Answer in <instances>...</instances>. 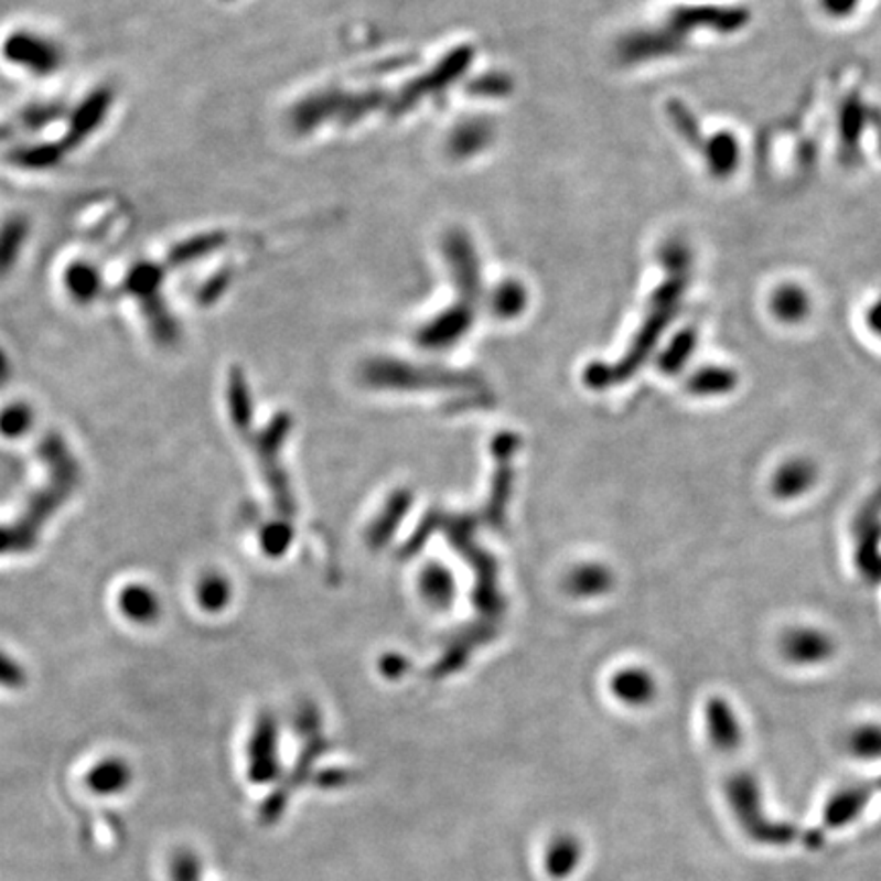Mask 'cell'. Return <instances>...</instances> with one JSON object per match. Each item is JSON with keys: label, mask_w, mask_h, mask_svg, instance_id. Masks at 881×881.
<instances>
[{"label": "cell", "mask_w": 881, "mask_h": 881, "mask_svg": "<svg viewBox=\"0 0 881 881\" xmlns=\"http://www.w3.org/2000/svg\"><path fill=\"white\" fill-rule=\"evenodd\" d=\"M2 55L17 68L35 76H50L62 64V52L54 41L31 31H14L2 43Z\"/></svg>", "instance_id": "6da1fadb"}, {"label": "cell", "mask_w": 881, "mask_h": 881, "mask_svg": "<svg viewBox=\"0 0 881 881\" xmlns=\"http://www.w3.org/2000/svg\"><path fill=\"white\" fill-rule=\"evenodd\" d=\"M280 775L278 732L273 720H258L247 746V777L254 786H268Z\"/></svg>", "instance_id": "7a4b0ae2"}, {"label": "cell", "mask_w": 881, "mask_h": 881, "mask_svg": "<svg viewBox=\"0 0 881 881\" xmlns=\"http://www.w3.org/2000/svg\"><path fill=\"white\" fill-rule=\"evenodd\" d=\"M780 652L789 664L820 665L835 655V641L813 626H794L780 641Z\"/></svg>", "instance_id": "3957f363"}, {"label": "cell", "mask_w": 881, "mask_h": 881, "mask_svg": "<svg viewBox=\"0 0 881 881\" xmlns=\"http://www.w3.org/2000/svg\"><path fill=\"white\" fill-rule=\"evenodd\" d=\"M84 782L86 787L100 798L121 796L133 784V767L129 761L122 760L119 755H110L96 761L86 773Z\"/></svg>", "instance_id": "277c9868"}, {"label": "cell", "mask_w": 881, "mask_h": 881, "mask_svg": "<svg viewBox=\"0 0 881 881\" xmlns=\"http://www.w3.org/2000/svg\"><path fill=\"white\" fill-rule=\"evenodd\" d=\"M816 482V465L806 458L782 463L772 477V492L780 501H796L813 488Z\"/></svg>", "instance_id": "5b68a950"}, {"label": "cell", "mask_w": 881, "mask_h": 881, "mask_svg": "<svg viewBox=\"0 0 881 881\" xmlns=\"http://www.w3.org/2000/svg\"><path fill=\"white\" fill-rule=\"evenodd\" d=\"M582 855V842L578 841V837L561 832L547 842L545 855H542V866L551 880H568L580 866Z\"/></svg>", "instance_id": "8992f818"}, {"label": "cell", "mask_w": 881, "mask_h": 881, "mask_svg": "<svg viewBox=\"0 0 881 881\" xmlns=\"http://www.w3.org/2000/svg\"><path fill=\"white\" fill-rule=\"evenodd\" d=\"M706 724L712 743L720 751H732L741 743V724L731 706L722 698H712L706 706Z\"/></svg>", "instance_id": "52a82bcc"}, {"label": "cell", "mask_w": 881, "mask_h": 881, "mask_svg": "<svg viewBox=\"0 0 881 881\" xmlns=\"http://www.w3.org/2000/svg\"><path fill=\"white\" fill-rule=\"evenodd\" d=\"M119 609L136 624L155 623L162 614L160 597L146 583H129L119 594Z\"/></svg>", "instance_id": "ba28073f"}, {"label": "cell", "mask_w": 881, "mask_h": 881, "mask_svg": "<svg viewBox=\"0 0 881 881\" xmlns=\"http://www.w3.org/2000/svg\"><path fill=\"white\" fill-rule=\"evenodd\" d=\"M773 316L786 325H796L810 314V299L806 290L796 284L780 286L772 297Z\"/></svg>", "instance_id": "9c48e42d"}, {"label": "cell", "mask_w": 881, "mask_h": 881, "mask_svg": "<svg viewBox=\"0 0 881 881\" xmlns=\"http://www.w3.org/2000/svg\"><path fill=\"white\" fill-rule=\"evenodd\" d=\"M612 690L624 705H647L655 694V681L643 669H626L612 679Z\"/></svg>", "instance_id": "30bf717a"}, {"label": "cell", "mask_w": 881, "mask_h": 881, "mask_svg": "<svg viewBox=\"0 0 881 881\" xmlns=\"http://www.w3.org/2000/svg\"><path fill=\"white\" fill-rule=\"evenodd\" d=\"M739 384L737 374L727 369V367L708 366L698 369L690 380H688V390L694 396H702V398H715V396H724V394L732 393Z\"/></svg>", "instance_id": "8fae6325"}, {"label": "cell", "mask_w": 881, "mask_h": 881, "mask_svg": "<svg viewBox=\"0 0 881 881\" xmlns=\"http://www.w3.org/2000/svg\"><path fill=\"white\" fill-rule=\"evenodd\" d=\"M25 239H28L25 218H7L0 225V276L13 270L14 261L19 258Z\"/></svg>", "instance_id": "7c38bea8"}, {"label": "cell", "mask_w": 881, "mask_h": 881, "mask_svg": "<svg viewBox=\"0 0 881 881\" xmlns=\"http://www.w3.org/2000/svg\"><path fill=\"white\" fill-rule=\"evenodd\" d=\"M109 105V93H96V95L88 96V100L82 105L80 109L76 110V117L72 121V137L84 139V137L90 136L96 125H100V121L105 119Z\"/></svg>", "instance_id": "4fadbf2b"}, {"label": "cell", "mask_w": 881, "mask_h": 881, "mask_svg": "<svg viewBox=\"0 0 881 881\" xmlns=\"http://www.w3.org/2000/svg\"><path fill=\"white\" fill-rule=\"evenodd\" d=\"M706 153H708L710 168L717 176H731L739 163V146H737V139L729 133H719L715 137L708 143Z\"/></svg>", "instance_id": "5bb4252c"}, {"label": "cell", "mask_w": 881, "mask_h": 881, "mask_svg": "<svg viewBox=\"0 0 881 881\" xmlns=\"http://www.w3.org/2000/svg\"><path fill=\"white\" fill-rule=\"evenodd\" d=\"M196 597H198V602H201L204 611H223L230 598L229 582L223 576H218V573H208L198 583Z\"/></svg>", "instance_id": "9a60e30c"}, {"label": "cell", "mask_w": 881, "mask_h": 881, "mask_svg": "<svg viewBox=\"0 0 881 881\" xmlns=\"http://www.w3.org/2000/svg\"><path fill=\"white\" fill-rule=\"evenodd\" d=\"M204 866L201 855L191 847H182L170 859V881H203Z\"/></svg>", "instance_id": "2e32d148"}, {"label": "cell", "mask_w": 881, "mask_h": 881, "mask_svg": "<svg viewBox=\"0 0 881 881\" xmlns=\"http://www.w3.org/2000/svg\"><path fill=\"white\" fill-rule=\"evenodd\" d=\"M33 421H35L33 410L23 402H17L0 412V433L9 439L23 437L33 427Z\"/></svg>", "instance_id": "e0dca14e"}, {"label": "cell", "mask_w": 881, "mask_h": 881, "mask_svg": "<svg viewBox=\"0 0 881 881\" xmlns=\"http://www.w3.org/2000/svg\"><path fill=\"white\" fill-rule=\"evenodd\" d=\"M696 347V335L694 331H684L679 333L676 340L672 341V345L667 347V352L662 357V367L665 372L674 374L681 367L686 366V362L690 359L691 352Z\"/></svg>", "instance_id": "ac0fdd59"}, {"label": "cell", "mask_w": 881, "mask_h": 881, "mask_svg": "<svg viewBox=\"0 0 881 881\" xmlns=\"http://www.w3.org/2000/svg\"><path fill=\"white\" fill-rule=\"evenodd\" d=\"M68 290L78 302H90L98 292V278L90 266H74L68 271Z\"/></svg>", "instance_id": "d6986e66"}, {"label": "cell", "mask_w": 881, "mask_h": 881, "mask_svg": "<svg viewBox=\"0 0 881 881\" xmlns=\"http://www.w3.org/2000/svg\"><path fill=\"white\" fill-rule=\"evenodd\" d=\"M851 749L861 758H881V727H863L855 731Z\"/></svg>", "instance_id": "ffe728a7"}, {"label": "cell", "mask_w": 881, "mask_h": 881, "mask_svg": "<svg viewBox=\"0 0 881 881\" xmlns=\"http://www.w3.org/2000/svg\"><path fill=\"white\" fill-rule=\"evenodd\" d=\"M28 684V674L23 665L14 662L7 653L0 652V688L21 690Z\"/></svg>", "instance_id": "44dd1931"}, {"label": "cell", "mask_w": 881, "mask_h": 881, "mask_svg": "<svg viewBox=\"0 0 881 881\" xmlns=\"http://www.w3.org/2000/svg\"><path fill=\"white\" fill-rule=\"evenodd\" d=\"M820 4L830 17L842 19V17L853 13L855 9L861 4V0H820Z\"/></svg>", "instance_id": "7402d4cb"}, {"label": "cell", "mask_w": 881, "mask_h": 881, "mask_svg": "<svg viewBox=\"0 0 881 881\" xmlns=\"http://www.w3.org/2000/svg\"><path fill=\"white\" fill-rule=\"evenodd\" d=\"M868 325L881 340V297L869 307Z\"/></svg>", "instance_id": "603a6c76"}]
</instances>
